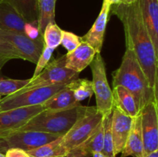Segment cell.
<instances>
[{
    "mask_svg": "<svg viewBox=\"0 0 158 157\" xmlns=\"http://www.w3.org/2000/svg\"><path fill=\"white\" fill-rule=\"evenodd\" d=\"M142 18L158 53V0H139Z\"/></svg>",
    "mask_w": 158,
    "mask_h": 157,
    "instance_id": "obj_15",
    "label": "cell"
},
{
    "mask_svg": "<svg viewBox=\"0 0 158 157\" xmlns=\"http://www.w3.org/2000/svg\"><path fill=\"white\" fill-rule=\"evenodd\" d=\"M145 157H158V150L154 151V152H151V153L148 154V155H146Z\"/></svg>",
    "mask_w": 158,
    "mask_h": 157,
    "instance_id": "obj_33",
    "label": "cell"
},
{
    "mask_svg": "<svg viewBox=\"0 0 158 157\" xmlns=\"http://www.w3.org/2000/svg\"><path fill=\"white\" fill-rule=\"evenodd\" d=\"M133 119L122 113L118 109L114 108L112 112L111 130L114 142V154L117 156L123 151L127 137L129 135Z\"/></svg>",
    "mask_w": 158,
    "mask_h": 157,
    "instance_id": "obj_13",
    "label": "cell"
},
{
    "mask_svg": "<svg viewBox=\"0 0 158 157\" xmlns=\"http://www.w3.org/2000/svg\"><path fill=\"white\" fill-rule=\"evenodd\" d=\"M30 81L29 79H12L2 78L0 79V95H10L24 88Z\"/></svg>",
    "mask_w": 158,
    "mask_h": 157,
    "instance_id": "obj_27",
    "label": "cell"
},
{
    "mask_svg": "<svg viewBox=\"0 0 158 157\" xmlns=\"http://www.w3.org/2000/svg\"><path fill=\"white\" fill-rule=\"evenodd\" d=\"M6 157H29L26 151L20 149H10L5 153Z\"/></svg>",
    "mask_w": 158,
    "mask_h": 157,
    "instance_id": "obj_32",
    "label": "cell"
},
{
    "mask_svg": "<svg viewBox=\"0 0 158 157\" xmlns=\"http://www.w3.org/2000/svg\"><path fill=\"white\" fill-rule=\"evenodd\" d=\"M12 6L26 22H35L38 21L39 0H0Z\"/></svg>",
    "mask_w": 158,
    "mask_h": 157,
    "instance_id": "obj_21",
    "label": "cell"
},
{
    "mask_svg": "<svg viewBox=\"0 0 158 157\" xmlns=\"http://www.w3.org/2000/svg\"><path fill=\"white\" fill-rule=\"evenodd\" d=\"M26 22L12 6L0 2V29L5 31L24 33Z\"/></svg>",
    "mask_w": 158,
    "mask_h": 157,
    "instance_id": "obj_19",
    "label": "cell"
},
{
    "mask_svg": "<svg viewBox=\"0 0 158 157\" xmlns=\"http://www.w3.org/2000/svg\"><path fill=\"white\" fill-rule=\"evenodd\" d=\"M24 32L29 38L36 39L41 35L38 29V21L35 22H26L25 25Z\"/></svg>",
    "mask_w": 158,
    "mask_h": 157,
    "instance_id": "obj_31",
    "label": "cell"
},
{
    "mask_svg": "<svg viewBox=\"0 0 158 157\" xmlns=\"http://www.w3.org/2000/svg\"><path fill=\"white\" fill-rule=\"evenodd\" d=\"M137 0H122L120 3H124V4H131V3L135 2Z\"/></svg>",
    "mask_w": 158,
    "mask_h": 157,
    "instance_id": "obj_34",
    "label": "cell"
},
{
    "mask_svg": "<svg viewBox=\"0 0 158 157\" xmlns=\"http://www.w3.org/2000/svg\"><path fill=\"white\" fill-rule=\"evenodd\" d=\"M144 157L158 150L157 103L151 102L140 111Z\"/></svg>",
    "mask_w": 158,
    "mask_h": 157,
    "instance_id": "obj_10",
    "label": "cell"
},
{
    "mask_svg": "<svg viewBox=\"0 0 158 157\" xmlns=\"http://www.w3.org/2000/svg\"><path fill=\"white\" fill-rule=\"evenodd\" d=\"M69 87L73 91L76 99L81 102L94 95L92 81L86 78H77L68 83Z\"/></svg>",
    "mask_w": 158,
    "mask_h": 157,
    "instance_id": "obj_24",
    "label": "cell"
},
{
    "mask_svg": "<svg viewBox=\"0 0 158 157\" xmlns=\"http://www.w3.org/2000/svg\"><path fill=\"white\" fill-rule=\"evenodd\" d=\"M90 109L91 106L89 107L80 105L66 110L44 109L17 130L35 131L63 136L76 122Z\"/></svg>",
    "mask_w": 158,
    "mask_h": 157,
    "instance_id": "obj_3",
    "label": "cell"
},
{
    "mask_svg": "<svg viewBox=\"0 0 158 157\" xmlns=\"http://www.w3.org/2000/svg\"><path fill=\"white\" fill-rule=\"evenodd\" d=\"M68 83L52 85L35 88L23 92H16L0 100V112L26 106L42 105L55 93L65 87Z\"/></svg>",
    "mask_w": 158,
    "mask_h": 157,
    "instance_id": "obj_6",
    "label": "cell"
},
{
    "mask_svg": "<svg viewBox=\"0 0 158 157\" xmlns=\"http://www.w3.org/2000/svg\"><path fill=\"white\" fill-rule=\"evenodd\" d=\"M104 127L103 123H100L95 132L83 143L69 151L67 157H89L96 152H100L103 149Z\"/></svg>",
    "mask_w": 158,
    "mask_h": 157,
    "instance_id": "obj_17",
    "label": "cell"
},
{
    "mask_svg": "<svg viewBox=\"0 0 158 157\" xmlns=\"http://www.w3.org/2000/svg\"><path fill=\"white\" fill-rule=\"evenodd\" d=\"M110 6L111 5L107 0H103L101 10L94 25L87 33L84 36L81 37L82 40L90 45L95 49L97 53H100L103 47Z\"/></svg>",
    "mask_w": 158,
    "mask_h": 157,
    "instance_id": "obj_12",
    "label": "cell"
},
{
    "mask_svg": "<svg viewBox=\"0 0 158 157\" xmlns=\"http://www.w3.org/2000/svg\"><path fill=\"white\" fill-rule=\"evenodd\" d=\"M43 36L45 46L56 49L61 44L63 30L56 24V22H51L45 28Z\"/></svg>",
    "mask_w": 158,
    "mask_h": 157,
    "instance_id": "obj_25",
    "label": "cell"
},
{
    "mask_svg": "<svg viewBox=\"0 0 158 157\" xmlns=\"http://www.w3.org/2000/svg\"><path fill=\"white\" fill-rule=\"evenodd\" d=\"M0 157H6V155H5L4 153H2V152H0Z\"/></svg>",
    "mask_w": 158,
    "mask_h": 157,
    "instance_id": "obj_37",
    "label": "cell"
},
{
    "mask_svg": "<svg viewBox=\"0 0 158 157\" xmlns=\"http://www.w3.org/2000/svg\"><path fill=\"white\" fill-rule=\"evenodd\" d=\"M59 135L35 131L12 130L0 132V152L10 149L29 151L59 138Z\"/></svg>",
    "mask_w": 158,
    "mask_h": 157,
    "instance_id": "obj_5",
    "label": "cell"
},
{
    "mask_svg": "<svg viewBox=\"0 0 158 157\" xmlns=\"http://www.w3.org/2000/svg\"><path fill=\"white\" fill-rule=\"evenodd\" d=\"M112 92L114 108L131 118H134L140 113L134 95L126 88L121 86H116Z\"/></svg>",
    "mask_w": 158,
    "mask_h": 157,
    "instance_id": "obj_18",
    "label": "cell"
},
{
    "mask_svg": "<svg viewBox=\"0 0 158 157\" xmlns=\"http://www.w3.org/2000/svg\"><path fill=\"white\" fill-rule=\"evenodd\" d=\"M2 99V95H0V100H1V99Z\"/></svg>",
    "mask_w": 158,
    "mask_h": 157,
    "instance_id": "obj_38",
    "label": "cell"
},
{
    "mask_svg": "<svg viewBox=\"0 0 158 157\" xmlns=\"http://www.w3.org/2000/svg\"><path fill=\"white\" fill-rule=\"evenodd\" d=\"M56 0H39L38 29L40 34L48 24L55 22V8Z\"/></svg>",
    "mask_w": 158,
    "mask_h": 157,
    "instance_id": "obj_23",
    "label": "cell"
},
{
    "mask_svg": "<svg viewBox=\"0 0 158 157\" xmlns=\"http://www.w3.org/2000/svg\"><path fill=\"white\" fill-rule=\"evenodd\" d=\"M111 121H112V113L103 118L104 134H103V145L101 152L106 157H116L114 154V142H113L112 130H111Z\"/></svg>",
    "mask_w": 158,
    "mask_h": 157,
    "instance_id": "obj_26",
    "label": "cell"
},
{
    "mask_svg": "<svg viewBox=\"0 0 158 157\" xmlns=\"http://www.w3.org/2000/svg\"><path fill=\"white\" fill-rule=\"evenodd\" d=\"M13 58H20V57L13 46L0 35V68Z\"/></svg>",
    "mask_w": 158,
    "mask_h": 157,
    "instance_id": "obj_28",
    "label": "cell"
},
{
    "mask_svg": "<svg viewBox=\"0 0 158 157\" xmlns=\"http://www.w3.org/2000/svg\"><path fill=\"white\" fill-rule=\"evenodd\" d=\"M93 74L92 84L96 96V109L103 118L112 113L114 109V97L106 78L105 63L100 53L96 54L90 63Z\"/></svg>",
    "mask_w": 158,
    "mask_h": 157,
    "instance_id": "obj_4",
    "label": "cell"
},
{
    "mask_svg": "<svg viewBox=\"0 0 158 157\" xmlns=\"http://www.w3.org/2000/svg\"><path fill=\"white\" fill-rule=\"evenodd\" d=\"M0 35L13 46L20 58L36 64L45 46L43 35H40L36 39H32L24 33L0 29Z\"/></svg>",
    "mask_w": 158,
    "mask_h": 157,
    "instance_id": "obj_9",
    "label": "cell"
},
{
    "mask_svg": "<svg viewBox=\"0 0 158 157\" xmlns=\"http://www.w3.org/2000/svg\"><path fill=\"white\" fill-rule=\"evenodd\" d=\"M121 152L122 157H144L140 112L137 116L133 119L132 126L129 135Z\"/></svg>",
    "mask_w": 158,
    "mask_h": 157,
    "instance_id": "obj_16",
    "label": "cell"
},
{
    "mask_svg": "<svg viewBox=\"0 0 158 157\" xmlns=\"http://www.w3.org/2000/svg\"><path fill=\"white\" fill-rule=\"evenodd\" d=\"M63 157H67V156H66H66H63Z\"/></svg>",
    "mask_w": 158,
    "mask_h": 157,
    "instance_id": "obj_39",
    "label": "cell"
},
{
    "mask_svg": "<svg viewBox=\"0 0 158 157\" xmlns=\"http://www.w3.org/2000/svg\"><path fill=\"white\" fill-rule=\"evenodd\" d=\"M65 62L66 55L49 62L40 75H37L35 78H30L29 83L18 92L52 85L69 83V82L78 78L80 73L67 69L65 66Z\"/></svg>",
    "mask_w": 158,
    "mask_h": 157,
    "instance_id": "obj_7",
    "label": "cell"
},
{
    "mask_svg": "<svg viewBox=\"0 0 158 157\" xmlns=\"http://www.w3.org/2000/svg\"><path fill=\"white\" fill-rule=\"evenodd\" d=\"M80 105V102L76 99L73 91L67 84L63 89L46 100L43 106L46 110H66Z\"/></svg>",
    "mask_w": 158,
    "mask_h": 157,
    "instance_id": "obj_20",
    "label": "cell"
},
{
    "mask_svg": "<svg viewBox=\"0 0 158 157\" xmlns=\"http://www.w3.org/2000/svg\"><path fill=\"white\" fill-rule=\"evenodd\" d=\"M103 121V115L97 111L96 106L77 120L71 129L62 136V144L68 152L87 139Z\"/></svg>",
    "mask_w": 158,
    "mask_h": 157,
    "instance_id": "obj_8",
    "label": "cell"
},
{
    "mask_svg": "<svg viewBox=\"0 0 158 157\" xmlns=\"http://www.w3.org/2000/svg\"><path fill=\"white\" fill-rule=\"evenodd\" d=\"M97 52L89 44L82 41L80 46L66 54L65 66L76 72H81L90 65Z\"/></svg>",
    "mask_w": 158,
    "mask_h": 157,
    "instance_id": "obj_14",
    "label": "cell"
},
{
    "mask_svg": "<svg viewBox=\"0 0 158 157\" xmlns=\"http://www.w3.org/2000/svg\"><path fill=\"white\" fill-rule=\"evenodd\" d=\"M93 157H106L105 155H103V154H102V152H96V153H94V155H92Z\"/></svg>",
    "mask_w": 158,
    "mask_h": 157,
    "instance_id": "obj_35",
    "label": "cell"
},
{
    "mask_svg": "<svg viewBox=\"0 0 158 157\" xmlns=\"http://www.w3.org/2000/svg\"><path fill=\"white\" fill-rule=\"evenodd\" d=\"M126 48L120 67L113 73V87L121 86L130 91L140 112L151 102L157 103V93L150 85L134 51Z\"/></svg>",
    "mask_w": 158,
    "mask_h": 157,
    "instance_id": "obj_2",
    "label": "cell"
},
{
    "mask_svg": "<svg viewBox=\"0 0 158 157\" xmlns=\"http://www.w3.org/2000/svg\"><path fill=\"white\" fill-rule=\"evenodd\" d=\"M44 110L43 104L10 109L0 112V132L17 130Z\"/></svg>",
    "mask_w": 158,
    "mask_h": 157,
    "instance_id": "obj_11",
    "label": "cell"
},
{
    "mask_svg": "<svg viewBox=\"0 0 158 157\" xmlns=\"http://www.w3.org/2000/svg\"><path fill=\"white\" fill-rule=\"evenodd\" d=\"M53 51L54 49L44 46L43 52H42L41 55H40V58H39L38 61H37L36 62V66H35L33 75H32V77L31 78H35V77L38 75H40V72L44 69V68L46 67V65L49 63V60H50L51 57H52Z\"/></svg>",
    "mask_w": 158,
    "mask_h": 157,
    "instance_id": "obj_30",
    "label": "cell"
},
{
    "mask_svg": "<svg viewBox=\"0 0 158 157\" xmlns=\"http://www.w3.org/2000/svg\"><path fill=\"white\" fill-rule=\"evenodd\" d=\"M107 1L109 2V3H110V4L111 6H112V5H113V3H114V0H107Z\"/></svg>",
    "mask_w": 158,
    "mask_h": 157,
    "instance_id": "obj_36",
    "label": "cell"
},
{
    "mask_svg": "<svg viewBox=\"0 0 158 157\" xmlns=\"http://www.w3.org/2000/svg\"><path fill=\"white\" fill-rule=\"evenodd\" d=\"M26 152L29 157H63L68 154V151L62 144V136Z\"/></svg>",
    "mask_w": 158,
    "mask_h": 157,
    "instance_id": "obj_22",
    "label": "cell"
},
{
    "mask_svg": "<svg viewBox=\"0 0 158 157\" xmlns=\"http://www.w3.org/2000/svg\"><path fill=\"white\" fill-rule=\"evenodd\" d=\"M110 11L123 23L126 47L134 51L150 85L157 93V55L142 18L139 0L112 5Z\"/></svg>",
    "mask_w": 158,
    "mask_h": 157,
    "instance_id": "obj_1",
    "label": "cell"
},
{
    "mask_svg": "<svg viewBox=\"0 0 158 157\" xmlns=\"http://www.w3.org/2000/svg\"><path fill=\"white\" fill-rule=\"evenodd\" d=\"M82 38L79 37L73 32L63 30L61 44L68 51V52L73 51L82 42Z\"/></svg>",
    "mask_w": 158,
    "mask_h": 157,
    "instance_id": "obj_29",
    "label": "cell"
}]
</instances>
